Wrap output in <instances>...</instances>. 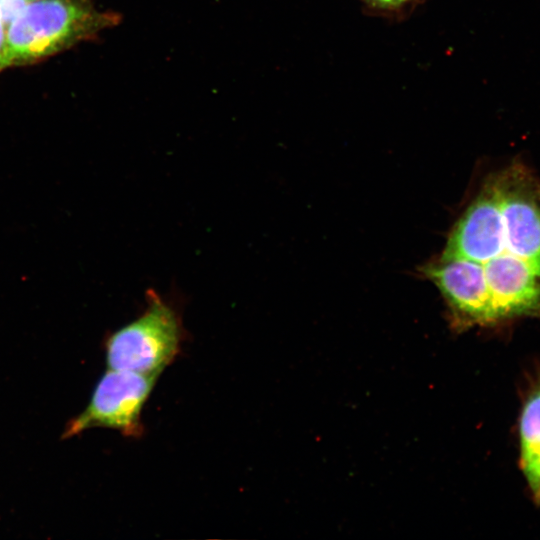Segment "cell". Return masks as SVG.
<instances>
[{
  "label": "cell",
  "mask_w": 540,
  "mask_h": 540,
  "mask_svg": "<svg viewBox=\"0 0 540 540\" xmlns=\"http://www.w3.org/2000/svg\"><path fill=\"white\" fill-rule=\"evenodd\" d=\"M366 2L379 7H393L407 2L408 0H365Z\"/></svg>",
  "instance_id": "cell-11"
},
{
  "label": "cell",
  "mask_w": 540,
  "mask_h": 540,
  "mask_svg": "<svg viewBox=\"0 0 540 540\" xmlns=\"http://www.w3.org/2000/svg\"><path fill=\"white\" fill-rule=\"evenodd\" d=\"M495 179L505 250L540 276V180L520 163L508 166Z\"/></svg>",
  "instance_id": "cell-4"
},
{
  "label": "cell",
  "mask_w": 540,
  "mask_h": 540,
  "mask_svg": "<svg viewBox=\"0 0 540 540\" xmlns=\"http://www.w3.org/2000/svg\"><path fill=\"white\" fill-rule=\"evenodd\" d=\"M7 27L0 20V71L7 68V46H6Z\"/></svg>",
  "instance_id": "cell-10"
},
{
  "label": "cell",
  "mask_w": 540,
  "mask_h": 540,
  "mask_svg": "<svg viewBox=\"0 0 540 540\" xmlns=\"http://www.w3.org/2000/svg\"><path fill=\"white\" fill-rule=\"evenodd\" d=\"M147 299L144 313L108 338L109 369L160 375L176 357L182 337L180 320L154 291L147 293Z\"/></svg>",
  "instance_id": "cell-2"
},
{
  "label": "cell",
  "mask_w": 540,
  "mask_h": 540,
  "mask_svg": "<svg viewBox=\"0 0 540 540\" xmlns=\"http://www.w3.org/2000/svg\"><path fill=\"white\" fill-rule=\"evenodd\" d=\"M27 0H0V20L7 27L23 10Z\"/></svg>",
  "instance_id": "cell-9"
},
{
  "label": "cell",
  "mask_w": 540,
  "mask_h": 540,
  "mask_svg": "<svg viewBox=\"0 0 540 540\" xmlns=\"http://www.w3.org/2000/svg\"><path fill=\"white\" fill-rule=\"evenodd\" d=\"M115 12L88 0H31L7 26V66L22 65L63 51L120 22Z\"/></svg>",
  "instance_id": "cell-1"
},
{
  "label": "cell",
  "mask_w": 540,
  "mask_h": 540,
  "mask_svg": "<svg viewBox=\"0 0 540 540\" xmlns=\"http://www.w3.org/2000/svg\"><path fill=\"white\" fill-rule=\"evenodd\" d=\"M425 271L464 323L496 321L483 264L464 258L441 257Z\"/></svg>",
  "instance_id": "cell-6"
},
{
  "label": "cell",
  "mask_w": 540,
  "mask_h": 540,
  "mask_svg": "<svg viewBox=\"0 0 540 540\" xmlns=\"http://www.w3.org/2000/svg\"><path fill=\"white\" fill-rule=\"evenodd\" d=\"M519 432L521 468L534 499L540 504V386L523 406Z\"/></svg>",
  "instance_id": "cell-8"
},
{
  "label": "cell",
  "mask_w": 540,
  "mask_h": 540,
  "mask_svg": "<svg viewBox=\"0 0 540 540\" xmlns=\"http://www.w3.org/2000/svg\"><path fill=\"white\" fill-rule=\"evenodd\" d=\"M158 377L159 374L109 369L96 385L87 408L71 422L64 435L104 427L125 436H140L141 412Z\"/></svg>",
  "instance_id": "cell-3"
},
{
  "label": "cell",
  "mask_w": 540,
  "mask_h": 540,
  "mask_svg": "<svg viewBox=\"0 0 540 540\" xmlns=\"http://www.w3.org/2000/svg\"><path fill=\"white\" fill-rule=\"evenodd\" d=\"M27 1H31V0H27Z\"/></svg>",
  "instance_id": "cell-12"
},
{
  "label": "cell",
  "mask_w": 540,
  "mask_h": 540,
  "mask_svg": "<svg viewBox=\"0 0 540 540\" xmlns=\"http://www.w3.org/2000/svg\"><path fill=\"white\" fill-rule=\"evenodd\" d=\"M483 266L496 321L540 316V276L525 261L505 250Z\"/></svg>",
  "instance_id": "cell-7"
},
{
  "label": "cell",
  "mask_w": 540,
  "mask_h": 540,
  "mask_svg": "<svg viewBox=\"0 0 540 540\" xmlns=\"http://www.w3.org/2000/svg\"><path fill=\"white\" fill-rule=\"evenodd\" d=\"M504 251V225L494 176L457 222L442 257L484 264Z\"/></svg>",
  "instance_id": "cell-5"
}]
</instances>
